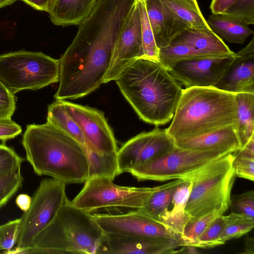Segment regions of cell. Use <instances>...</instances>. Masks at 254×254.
<instances>
[{"mask_svg":"<svg viewBox=\"0 0 254 254\" xmlns=\"http://www.w3.org/2000/svg\"><path fill=\"white\" fill-rule=\"evenodd\" d=\"M147 16L159 50L168 46L186 28L159 0H145Z\"/></svg>","mask_w":254,"mask_h":254,"instance_id":"e0dca14e","label":"cell"},{"mask_svg":"<svg viewBox=\"0 0 254 254\" xmlns=\"http://www.w3.org/2000/svg\"><path fill=\"white\" fill-rule=\"evenodd\" d=\"M15 108L14 94L0 80V118H11Z\"/></svg>","mask_w":254,"mask_h":254,"instance_id":"f35d334b","label":"cell"},{"mask_svg":"<svg viewBox=\"0 0 254 254\" xmlns=\"http://www.w3.org/2000/svg\"><path fill=\"white\" fill-rule=\"evenodd\" d=\"M86 149L89 165L88 179L105 177L113 181L119 175L117 153L101 154L91 149Z\"/></svg>","mask_w":254,"mask_h":254,"instance_id":"484cf974","label":"cell"},{"mask_svg":"<svg viewBox=\"0 0 254 254\" xmlns=\"http://www.w3.org/2000/svg\"><path fill=\"white\" fill-rule=\"evenodd\" d=\"M215 87L228 92L254 93V38L236 53Z\"/></svg>","mask_w":254,"mask_h":254,"instance_id":"2e32d148","label":"cell"},{"mask_svg":"<svg viewBox=\"0 0 254 254\" xmlns=\"http://www.w3.org/2000/svg\"><path fill=\"white\" fill-rule=\"evenodd\" d=\"M140 13L142 56L141 58L158 61L159 49L157 47L147 16L145 0H138Z\"/></svg>","mask_w":254,"mask_h":254,"instance_id":"f1b7e54d","label":"cell"},{"mask_svg":"<svg viewBox=\"0 0 254 254\" xmlns=\"http://www.w3.org/2000/svg\"><path fill=\"white\" fill-rule=\"evenodd\" d=\"M254 226V218L232 211L226 216V221L220 237L222 245L250 232Z\"/></svg>","mask_w":254,"mask_h":254,"instance_id":"83f0119b","label":"cell"},{"mask_svg":"<svg viewBox=\"0 0 254 254\" xmlns=\"http://www.w3.org/2000/svg\"><path fill=\"white\" fill-rule=\"evenodd\" d=\"M206 22L213 32L230 43L242 45L254 33L248 25L223 13H212Z\"/></svg>","mask_w":254,"mask_h":254,"instance_id":"44dd1931","label":"cell"},{"mask_svg":"<svg viewBox=\"0 0 254 254\" xmlns=\"http://www.w3.org/2000/svg\"><path fill=\"white\" fill-rule=\"evenodd\" d=\"M171 42L184 44L212 54H232L223 40L211 29L187 28Z\"/></svg>","mask_w":254,"mask_h":254,"instance_id":"ffe728a7","label":"cell"},{"mask_svg":"<svg viewBox=\"0 0 254 254\" xmlns=\"http://www.w3.org/2000/svg\"><path fill=\"white\" fill-rule=\"evenodd\" d=\"M174 143L178 147L196 151L225 150L235 152L241 148L235 126L192 138L176 140Z\"/></svg>","mask_w":254,"mask_h":254,"instance_id":"ac0fdd59","label":"cell"},{"mask_svg":"<svg viewBox=\"0 0 254 254\" xmlns=\"http://www.w3.org/2000/svg\"><path fill=\"white\" fill-rule=\"evenodd\" d=\"M104 234L91 212L67 199L34 246L19 253L98 254Z\"/></svg>","mask_w":254,"mask_h":254,"instance_id":"277c9868","label":"cell"},{"mask_svg":"<svg viewBox=\"0 0 254 254\" xmlns=\"http://www.w3.org/2000/svg\"><path fill=\"white\" fill-rule=\"evenodd\" d=\"M142 56L140 18L136 0L116 44L103 83L115 81L124 69Z\"/></svg>","mask_w":254,"mask_h":254,"instance_id":"5bb4252c","label":"cell"},{"mask_svg":"<svg viewBox=\"0 0 254 254\" xmlns=\"http://www.w3.org/2000/svg\"><path fill=\"white\" fill-rule=\"evenodd\" d=\"M19 0H0V8L9 5Z\"/></svg>","mask_w":254,"mask_h":254,"instance_id":"7dc6e473","label":"cell"},{"mask_svg":"<svg viewBox=\"0 0 254 254\" xmlns=\"http://www.w3.org/2000/svg\"><path fill=\"white\" fill-rule=\"evenodd\" d=\"M190 219L185 208L173 206L171 210L167 209L160 216L158 220L181 238L184 228Z\"/></svg>","mask_w":254,"mask_h":254,"instance_id":"1f68e13d","label":"cell"},{"mask_svg":"<svg viewBox=\"0 0 254 254\" xmlns=\"http://www.w3.org/2000/svg\"><path fill=\"white\" fill-rule=\"evenodd\" d=\"M222 55L228 54L204 52L184 44L171 42L160 49L158 61L168 70L173 64L181 61Z\"/></svg>","mask_w":254,"mask_h":254,"instance_id":"4316f807","label":"cell"},{"mask_svg":"<svg viewBox=\"0 0 254 254\" xmlns=\"http://www.w3.org/2000/svg\"><path fill=\"white\" fill-rule=\"evenodd\" d=\"M226 221V216L220 214L207 226L191 246L199 248H211L222 245L220 237Z\"/></svg>","mask_w":254,"mask_h":254,"instance_id":"f546056e","label":"cell"},{"mask_svg":"<svg viewBox=\"0 0 254 254\" xmlns=\"http://www.w3.org/2000/svg\"><path fill=\"white\" fill-rule=\"evenodd\" d=\"M97 0H55L48 13L57 26L79 25L91 12Z\"/></svg>","mask_w":254,"mask_h":254,"instance_id":"d6986e66","label":"cell"},{"mask_svg":"<svg viewBox=\"0 0 254 254\" xmlns=\"http://www.w3.org/2000/svg\"><path fill=\"white\" fill-rule=\"evenodd\" d=\"M175 146L174 140L166 128H156L135 135L118 150L119 175L130 173L135 167L171 150Z\"/></svg>","mask_w":254,"mask_h":254,"instance_id":"30bf717a","label":"cell"},{"mask_svg":"<svg viewBox=\"0 0 254 254\" xmlns=\"http://www.w3.org/2000/svg\"><path fill=\"white\" fill-rule=\"evenodd\" d=\"M233 166L236 176L252 181L254 180V158L234 153Z\"/></svg>","mask_w":254,"mask_h":254,"instance_id":"74e56055","label":"cell"},{"mask_svg":"<svg viewBox=\"0 0 254 254\" xmlns=\"http://www.w3.org/2000/svg\"><path fill=\"white\" fill-rule=\"evenodd\" d=\"M235 212L254 218V191L248 190L241 194L231 195V205Z\"/></svg>","mask_w":254,"mask_h":254,"instance_id":"8d00e7d4","label":"cell"},{"mask_svg":"<svg viewBox=\"0 0 254 254\" xmlns=\"http://www.w3.org/2000/svg\"><path fill=\"white\" fill-rule=\"evenodd\" d=\"M93 216L105 233L182 240L160 221L139 209L120 214H94Z\"/></svg>","mask_w":254,"mask_h":254,"instance_id":"8fae6325","label":"cell"},{"mask_svg":"<svg viewBox=\"0 0 254 254\" xmlns=\"http://www.w3.org/2000/svg\"><path fill=\"white\" fill-rule=\"evenodd\" d=\"M184 181L176 179L158 186L157 189L148 197L143 206L138 209L158 220L160 216L168 209L174 192Z\"/></svg>","mask_w":254,"mask_h":254,"instance_id":"d4e9b609","label":"cell"},{"mask_svg":"<svg viewBox=\"0 0 254 254\" xmlns=\"http://www.w3.org/2000/svg\"><path fill=\"white\" fill-rule=\"evenodd\" d=\"M21 132V126L11 118H0V140L3 143L14 138Z\"/></svg>","mask_w":254,"mask_h":254,"instance_id":"ab89813d","label":"cell"},{"mask_svg":"<svg viewBox=\"0 0 254 254\" xmlns=\"http://www.w3.org/2000/svg\"><path fill=\"white\" fill-rule=\"evenodd\" d=\"M219 213L214 210L192 220H190L186 225L181 239L184 246H191L204 232L209 224Z\"/></svg>","mask_w":254,"mask_h":254,"instance_id":"4dcf8cb0","label":"cell"},{"mask_svg":"<svg viewBox=\"0 0 254 254\" xmlns=\"http://www.w3.org/2000/svg\"><path fill=\"white\" fill-rule=\"evenodd\" d=\"M247 25L254 24V0H236L223 13Z\"/></svg>","mask_w":254,"mask_h":254,"instance_id":"836d02e7","label":"cell"},{"mask_svg":"<svg viewBox=\"0 0 254 254\" xmlns=\"http://www.w3.org/2000/svg\"><path fill=\"white\" fill-rule=\"evenodd\" d=\"M159 0L186 29H210L196 0Z\"/></svg>","mask_w":254,"mask_h":254,"instance_id":"7402d4cb","label":"cell"},{"mask_svg":"<svg viewBox=\"0 0 254 254\" xmlns=\"http://www.w3.org/2000/svg\"><path fill=\"white\" fill-rule=\"evenodd\" d=\"M225 150L196 151L176 146L135 167L130 173L138 181L187 180L211 162L229 153Z\"/></svg>","mask_w":254,"mask_h":254,"instance_id":"52a82bcc","label":"cell"},{"mask_svg":"<svg viewBox=\"0 0 254 254\" xmlns=\"http://www.w3.org/2000/svg\"><path fill=\"white\" fill-rule=\"evenodd\" d=\"M59 60L41 52L19 51L0 56V80L13 94L59 81Z\"/></svg>","mask_w":254,"mask_h":254,"instance_id":"8992f818","label":"cell"},{"mask_svg":"<svg viewBox=\"0 0 254 254\" xmlns=\"http://www.w3.org/2000/svg\"><path fill=\"white\" fill-rule=\"evenodd\" d=\"M235 95L215 87L186 88L167 132L176 140L236 126Z\"/></svg>","mask_w":254,"mask_h":254,"instance_id":"3957f363","label":"cell"},{"mask_svg":"<svg viewBox=\"0 0 254 254\" xmlns=\"http://www.w3.org/2000/svg\"><path fill=\"white\" fill-rule=\"evenodd\" d=\"M236 128L242 148L254 136V93L236 94Z\"/></svg>","mask_w":254,"mask_h":254,"instance_id":"603a6c76","label":"cell"},{"mask_svg":"<svg viewBox=\"0 0 254 254\" xmlns=\"http://www.w3.org/2000/svg\"><path fill=\"white\" fill-rule=\"evenodd\" d=\"M21 143L37 175L48 176L66 185L88 179L86 148L52 124L28 125Z\"/></svg>","mask_w":254,"mask_h":254,"instance_id":"7a4b0ae2","label":"cell"},{"mask_svg":"<svg viewBox=\"0 0 254 254\" xmlns=\"http://www.w3.org/2000/svg\"><path fill=\"white\" fill-rule=\"evenodd\" d=\"M191 187L192 182L190 180H184L173 193L171 201L173 206L185 208Z\"/></svg>","mask_w":254,"mask_h":254,"instance_id":"60d3db41","label":"cell"},{"mask_svg":"<svg viewBox=\"0 0 254 254\" xmlns=\"http://www.w3.org/2000/svg\"><path fill=\"white\" fill-rule=\"evenodd\" d=\"M236 0H211L210 9L212 14H222Z\"/></svg>","mask_w":254,"mask_h":254,"instance_id":"b9f144b4","label":"cell"},{"mask_svg":"<svg viewBox=\"0 0 254 254\" xmlns=\"http://www.w3.org/2000/svg\"><path fill=\"white\" fill-rule=\"evenodd\" d=\"M32 197L26 193L19 194L15 200L17 206L23 211H26L30 207Z\"/></svg>","mask_w":254,"mask_h":254,"instance_id":"ee69618b","label":"cell"},{"mask_svg":"<svg viewBox=\"0 0 254 254\" xmlns=\"http://www.w3.org/2000/svg\"><path fill=\"white\" fill-rule=\"evenodd\" d=\"M34 9L48 12L55 0H20Z\"/></svg>","mask_w":254,"mask_h":254,"instance_id":"7bdbcfd3","label":"cell"},{"mask_svg":"<svg viewBox=\"0 0 254 254\" xmlns=\"http://www.w3.org/2000/svg\"><path fill=\"white\" fill-rule=\"evenodd\" d=\"M235 56L236 53L183 60L173 64L168 70L186 88L214 87Z\"/></svg>","mask_w":254,"mask_h":254,"instance_id":"7c38bea8","label":"cell"},{"mask_svg":"<svg viewBox=\"0 0 254 254\" xmlns=\"http://www.w3.org/2000/svg\"><path fill=\"white\" fill-rule=\"evenodd\" d=\"M47 122L59 127L86 147L87 142L81 129L68 114L62 100H56L48 106Z\"/></svg>","mask_w":254,"mask_h":254,"instance_id":"cb8c5ba5","label":"cell"},{"mask_svg":"<svg viewBox=\"0 0 254 254\" xmlns=\"http://www.w3.org/2000/svg\"><path fill=\"white\" fill-rule=\"evenodd\" d=\"M157 188L122 186L107 178L94 177L84 182L82 189L71 201L75 206L91 213L107 207L138 209Z\"/></svg>","mask_w":254,"mask_h":254,"instance_id":"9c48e42d","label":"cell"},{"mask_svg":"<svg viewBox=\"0 0 254 254\" xmlns=\"http://www.w3.org/2000/svg\"><path fill=\"white\" fill-rule=\"evenodd\" d=\"M62 101L68 114L81 129L87 142L86 148L101 154L118 152L119 149L114 133L102 111Z\"/></svg>","mask_w":254,"mask_h":254,"instance_id":"4fadbf2b","label":"cell"},{"mask_svg":"<svg viewBox=\"0 0 254 254\" xmlns=\"http://www.w3.org/2000/svg\"><path fill=\"white\" fill-rule=\"evenodd\" d=\"M20 218L8 221L0 225V251L7 252L15 245Z\"/></svg>","mask_w":254,"mask_h":254,"instance_id":"d590c367","label":"cell"},{"mask_svg":"<svg viewBox=\"0 0 254 254\" xmlns=\"http://www.w3.org/2000/svg\"><path fill=\"white\" fill-rule=\"evenodd\" d=\"M234 153L210 163L187 179L192 182L185 211L192 220L214 210L223 214L230 207L231 191L236 174Z\"/></svg>","mask_w":254,"mask_h":254,"instance_id":"5b68a950","label":"cell"},{"mask_svg":"<svg viewBox=\"0 0 254 254\" xmlns=\"http://www.w3.org/2000/svg\"><path fill=\"white\" fill-rule=\"evenodd\" d=\"M66 184L53 178L43 180L29 208L20 217L15 248L32 247L38 235L49 225L67 200Z\"/></svg>","mask_w":254,"mask_h":254,"instance_id":"ba28073f","label":"cell"},{"mask_svg":"<svg viewBox=\"0 0 254 254\" xmlns=\"http://www.w3.org/2000/svg\"><path fill=\"white\" fill-rule=\"evenodd\" d=\"M23 180L21 167L10 173L0 176V208L21 187Z\"/></svg>","mask_w":254,"mask_h":254,"instance_id":"d6a6232c","label":"cell"},{"mask_svg":"<svg viewBox=\"0 0 254 254\" xmlns=\"http://www.w3.org/2000/svg\"><path fill=\"white\" fill-rule=\"evenodd\" d=\"M196 247L191 246H183L182 248L179 251L174 250L173 254L181 253V254H198L199 252L197 251Z\"/></svg>","mask_w":254,"mask_h":254,"instance_id":"bcb514c9","label":"cell"},{"mask_svg":"<svg viewBox=\"0 0 254 254\" xmlns=\"http://www.w3.org/2000/svg\"><path fill=\"white\" fill-rule=\"evenodd\" d=\"M24 159L19 156L14 150L0 144V176L10 173L21 167Z\"/></svg>","mask_w":254,"mask_h":254,"instance_id":"e575fe53","label":"cell"},{"mask_svg":"<svg viewBox=\"0 0 254 254\" xmlns=\"http://www.w3.org/2000/svg\"><path fill=\"white\" fill-rule=\"evenodd\" d=\"M115 81L143 121L159 126L172 119L183 89L159 61L138 58Z\"/></svg>","mask_w":254,"mask_h":254,"instance_id":"6da1fadb","label":"cell"},{"mask_svg":"<svg viewBox=\"0 0 254 254\" xmlns=\"http://www.w3.org/2000/svg\"><path fill=\"white\" fill-rule=\"evenodd\" d=\"M184 245L180 239L165 237L140 238L105 233L98 254H173Z\"/></svg>","mask_w":254,"mask_h":254,"instance_id":"9a60e30c","label":"cell"},{"mask_svg":"<svg viewBox=\"0 0 254 254\" xmlns=\"http://www.w3.org/2000/svg\"><path fill=\"white\" fill-rule=\"evenodd\" d=\"M243 254H254V238L248 237L245 240L244 252Z\"/></svg>","mask_w":254,"mask_h":254,"instance_id":"f6af8a7d","label":"cell"}]
</instances>
